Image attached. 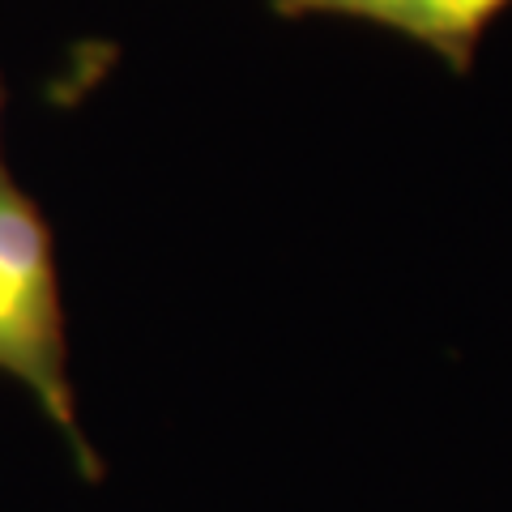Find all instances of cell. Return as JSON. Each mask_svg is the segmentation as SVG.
I'll return each instance as SVG.
<instances>
[{"label": "cell", "instance_id": "1", "mask_svg": "<svg viewBox=\"0 0 512 512\" xmlns=\"http://www.w3.org/2000/svg\"><path fill=\"white\" fill-rule=\"evenodd\" d=\"M0 372L26 384L43 414L73 444L82 470L94 478L90 444L77 423V397L69 384V346H64V312L52 231L39 205L0 167Z\"/></svg>", "mask_w": 512, "mask_h": 512}, {"label": "cell", "instance_id": "2", "mask_svg": "<svg viewBox=\"0 0 512 512\" xmlns=\"http://www.w3.org/2000/svg\"><path fill=\"white\" fill-rule=\"evenodd\" d=\"M282 13H333V18H359L384 30H397L414 43L431 47L453 69H466L483 30L500 18L512 0H274Z\"/></svg>", "mask_w": 512, "mask_h": 512}, {"label": "cell", "instance_id": "3", "mask_svg": "<svg viewBox=\"0 0 512 512\" xmlns=\"http://www.w3.org/2000/svg\"><path fill=\"white\" fill-rule=\"evenodd\" d=\"M0 103H5V90H0Z\"/></svg>", "mask_w": 512, "mask_h": 512}]
</instances>
